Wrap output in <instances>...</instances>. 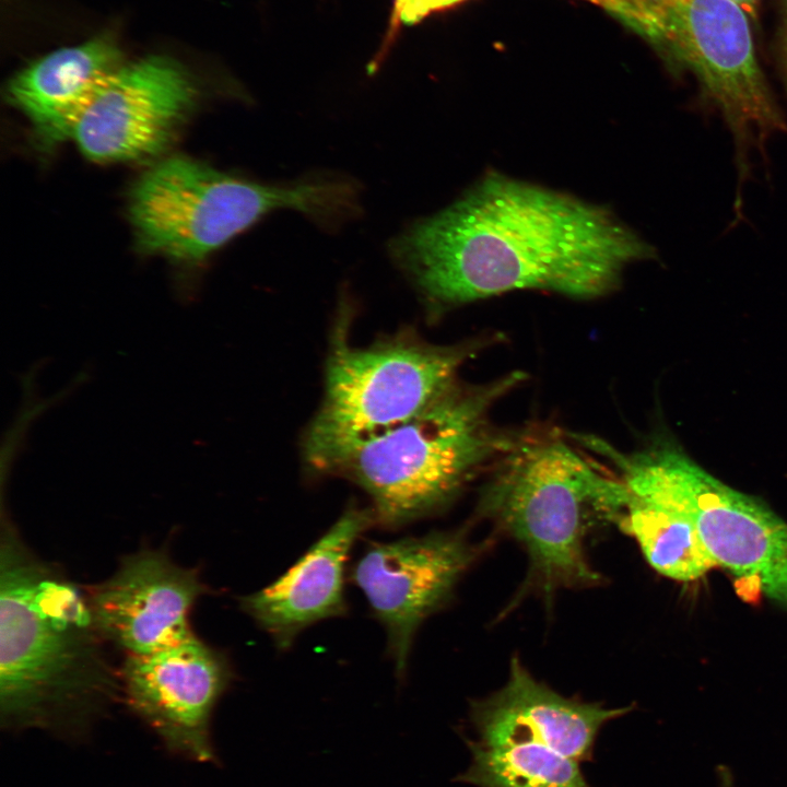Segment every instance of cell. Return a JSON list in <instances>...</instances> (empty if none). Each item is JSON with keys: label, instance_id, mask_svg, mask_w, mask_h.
Instances as JSON below:
<instances>
[{"label": "cell", "instance_id": "1", "mask_svg": "<svg viewBox=\"0 0 787 787\" xmlns=\"http://www.w3.org/2000/svg\"><path fill=\"white\" fill-rule=\"evenodd\" d=\"M389 251L436 309L527 289L596 297L656 256L610 211L500 174L403 230Z\"/></svg>", "mask_w": 787, "mask_h": 787}, {"label": "cell", "instance_id": "2", "mask_svg": "<svg viewBox=\"0 0 787 787\" xmlns=\"http://www.w3.org/2000/svg\"><path fill=\"white\" fill-rule=\"evenodd\" d=\"M86 591L9 521L0 533V726L81 743L121 697Z\"/></svg>", "mask_w": 787, "mask_h": 787}, {"label": "cell", "instance_id": "3", "mask_svg": "<svg viewBox=\"0 0 787 787\" xmlns=\"http://www.w3.org/2000/svg\"><path fill=\"white\" fill-rule=\"evenodd\" d=\"M641 37L672 75L690 77L701 106L725 124L733 148L732 211L787 117L757 58L752 22L731 0H586Z\"/></svg>", "mask_w": 787, "mask_h": 787}, {"label": "cell", "instance_id": "4", "mask_svg": "<svg viewBox=\"0 0 787 787\" xmlns=\"http://www.w3.org/2000/svg\"><path fill=\"white\" fill-rule=\"evenodd\" d=\"M522 378L516 372L485 385L456 381L406 422L352 445L326 473L360 485L385 528L427 516L512 445L514 437L493 427L490 411Z\"/></svg>", "mask_w": 787, "mask_h": 787}, {"label": "cell", "instance_id": "5", "mask_svg": "<svg viewBox=\"0 0 787 787\" xmlns=\"http://www.w3.org/2000/svg\"><path fill=\"white\" fill-rule=\"evenodd\" d=\"M624 503L616 473L552 434L514 437L482 498L486 514L524 545L547 590L600 579L586 538L597 525L616 524Z\"/></svg>", "mask_w": 787, "mask_h": 787}, {"label": "cell", "instance_id": "6", "mask_svg": "<svg viewBox=\"0 0 787 787\" xmlns=\"http://www.w3.org/2000/svg\"><path fill=\"white\" fill-rule=\"evenodd\" d=\"M282 209L298 211L324 227H337L359 214V187L341 178L261 184L174 155L140 176L129 196V219L139 249L186 262L203 260Z\"/></svg>", "mask_w": 787, "mask_h": 787}, {"label": "cell", "instance_id": "7", "mask_svg": "<svg viewBox=\"0 0 787 787\" xmlns=\"http://www.w3.org/2000/svg\"><path fill=\"white\" fill-rule=\"evenodd\" d=\"M338 332L325 373L324 399L304 438L309 467L326 473L355 443L418 414L456 383L475 348L436 345L402 332L353 346Z\"/></svg>", "mask_w": 787, "mask_h": 787}, {"label": "cell", "instance_id": "8", "mask_svg": "<svg viewBox=\"0 0 787 787\" xmlns=\"http://www.w3.org/2000/svg\"><path fill=\"white\" fill-rule=\"evenodd\" d=\"M623 468L690 518L718 566L787 606V522L671 443L629 454Z\"/></svg>", "mask_w": 787, "mask_h": 787}, {"label": "cell", "instance_id": "9", "mask_svg": "<svg viewBox=\"0 0 787 787\" xmlns=\"http://www.w3.org/2000/svg\"><path fill=\"white\" fill-rule=\"evenodd\" d=\"M191 74L166 56L124 63L97 87L70 133L96 163L140 161L164 153L196 105Z\"/></svg>", "mask_w": 787, "mask_h": 787}, {"label": "cell", "instance_id": "10", "mask_svg": "<svg viewBox=\"0 0 787 787\" xmlns=\"http://www.w3.org/2000/svg\"><path fill=\"white\" fill-rule=\"evenodd\" d=\"M233 673L227 657L197 635L119 667L121 698L165 749L199 763L216 761L211 735L214 707Z\"/></svg>", "mask_w": 787, "mask_h": 787}, {"label": "cell", "instance_id": "11", "mask_svg": "<svg viewBox=\"0 0 787 787\" xmlns=\"http://www.w3.org/2000/svg\"><path fill=\"white\" fill-rule=\"evenodd\" d=\"M475 556L461 532H430L369 544L352 580L387 633L396 674L406 672L419 626L447 602Z\"/></svg>", "mask_w": 787, "mask_h": 787}, {"label": "cell", "instance_id": "12", "mask_svg": "<svg viewBox=\"0 0 787 787\" xmlns=\"http://www.w3.org/2000/svg\"><path fill=\"white\" fill-rule=\"evenodd\" d=\"M199 571L174 562L166 551L126 555L114 574L86 589L103 638L126 656L158 651L196 635L189 614L207 592Z\"/></svg>", "mask_w": 787, "mask_h": 787}, {"label": "cell", "instance_id": "13", "mask_svg": "<svg viewBox=\"0 0 787 787\" xmlns=\"http://www.w3.org/2000/svg\"><path fill=\"white\" fill-rule=\"evenodd\" d=\"M376 524L369 508L350 504L338 520L278 579L239 598L242 610L287 649L309 625L346 612L345 564L359 537Z\"/></svg>", "mask_w": 787, "mask_h": 787}, {"label": "cell", "instance_id": "14", "mask_svg": "<svg viewBox=\"0 0 787 787\" xmlns=\"http://www.w3.org/2000/svg\"><path fill=\"white\" fill-rule=\"evenodd\" d=\"M629 710L562 696L514 657L505 685L472 702L471 720L482 742L540 744L580 763L592 761L602 726Z\"/></svg>", "mask_w": 787, "mask_h": 787}, {"label": "cell", "instance_id": "15", "mask_svg": "<svg viewBox=\"0 0 787 787\" xmlns=\"http://www.w3.org/2000/svg\"><path fill=\"white\" fill-rule=\"evenodd\" d=\"M124 64L106 36L60 48L16 73L7 87L9 102L30 120L43 145L70 138L72 126L97 87Z\"/></svg>", "mask_w": 787, "mask_h": 787}, {"label": "cell", "instance_id": "16", "mask_svg": "<svg viewBox=\"0 0 787 787\" xmlns=\"http://www.w3.org/2000/svg\"><path fill=\"white\" fill-rule=\"evenodd\" d=\"M620 479L625 503L615 525L637 542L653 568L689 582L718 566L689 517L646 486Z\"/></svg>", "mask_w": 787, "mask_h": 787}, {"label": "cell", "instance_id": "17", "mask_svg": "<svg viewBox=\"0 0 787 787\" xmlns=\"http://www.w3.org/2000/svg\"><path fill=\"white\" fill-rule=\"evenodd\" d=\"M471 764L457 780L477 787H591L568 757L535 743L468 740Z\"/></svg>", "mask_w": 787, "mask_h": 787}, {"label": "cell", "instance_id": "18", "mask_svg": "<svg viewBox=\"0 0 787 787\" xmlns=\"http://www.w3.org/2000/svg\"><path fill=\"white\" fill-rule=\"evenodd\" d=\"M463 0H395V15L403 24H414L425 16Z\"/></svg>", "mask_w": 787, "mask_h": 787}, {"label": "cell", "instance_id": "19", "mask_svg": "<svg viewBox=\"0 0 787 787\" xmlns=\"http://www.w3.org/2000/svg\"><path fill=\"white\" fill-rule=\"evenodd\" d=\"M772 55L776 77L787 97V0H779V19Z\"/></svg>", "mask_w": 787, "mask_h": 787}, {"label": "cell", "instance_id": "20", "mask_svg": "<svg viewBox=\"0 0 787 787\" xmlns=\"http://www.w3.org/2000/svg\"><path fill=\"white\" fill-rule=\"evenodd\" d=\"M735 2L750 19V21L757 26L760 7L762 0H731Z\"/></svg>", "mask_w": 787, "mask_h": 787}]
</instances>
